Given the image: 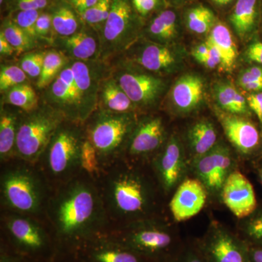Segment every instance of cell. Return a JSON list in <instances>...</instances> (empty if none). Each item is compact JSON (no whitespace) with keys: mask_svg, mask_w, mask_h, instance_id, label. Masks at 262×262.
Instances as JSON below:
<instances>
[{"mask_svg":"<svg viewBox=\"0 0 262 262\" xmlns=\"http://www.w3.org/2000/svg\"><path fill=\"white\" fill-rule=\"evenodd\" d=\"M46 210L57 235L67 242L89 239L108 223L101 192L87 179L77 177L62 184Z\"/></svg>","mask_w":262,"mask_h":262,"instance_id":"6da1fadb","label":"cell"},{"mask_svg":"<svg viewBox=\"0 0 262 262\" xmlns=\"http://www.w3.org/2000/svg\"><path fill=\"white\" fill-rule=\"evenodd\" d=\"M128 163L112 167L100 190L108 216L126 224L152 218L158 204L153 183Z\"/></svg>","mask_w":262,"mask_h":262,"instance_id":"7a4b0ae2","label":"cell"},{"mask_svg":"<svg viewBox=\"0 0 262 262\" xmlns=\"http://www.w3.org/2000/svg\"><path fill=\"white\" fill-rule=\"evenodd\" d=\"M29 165L17 164L5 169L0 188L3 204L8 211L32 216L46 209L50 196L44 175Z\"/></svg>","mask_w":262,"mask_h":262,"instance_id":"3957f363","label":"cell"},{"mask_svg":"<svg viewBox=\"0 0 262 262\" xmlns=\"http://www.w3.org/2000/svg\"><path fill=\"white\" fill-rule=\"evenodd\" d=\"M82 124L66 120L55 133L39 161L43 175L62 184L77 177L82 170L81 153L85 141Z\"/></svg>","mask_w":262,"mask_h":262,"instance_id":"277c9868","label":"cell"},{"mask_svg":"<svg viewBox=\"0 0 262 262\" xmlns=\"http://www.w3.org/2000/svg\"><path fill=\"white\" fill-rule=\"evenodd\" d=\"M85 122L86 139L97 151L103 168L115 163L125 151L138 121L135 113H115L97 108Z\"/></svg>","mask_w":262,"mask_h":262,"instance_id":"5b68a950","label":"cell"},{"mask_svg":"<svg viewBox=\"0 0 262 262\" xmlns=\"http://www.w3.org/2000/svg\"><path fill=\"white\" fill-rule=\"evenodd\" d=\"M120 242L147 260L168 261L182 246L173 227L155 217L126 224Z\"/></svg>","mask_w":262,"mask_h":262,"instance_id":"8992f818","label":"cell"},{"mask_svg":"<svg viewBox=\"0 0 262 262\" xmlns=\"http://www.w3.org/2000/svg\"><path fill=\"white\" fill-rule=\"evenodd\" d=\"M66 120L61 112L46 103L31 113H22L15 144V158L26 163H38L55 133Z\"/></svg>","mask_w":262,"mask_h":262,"instance_id":"52a82bcc","label":"cell"},{"mask_svg":"<svg viewBox=\"0 0 262 262\" xmlns=\"http://www.w3.org/2000/svg\"><path fill=\"white\" fill-rule=\"evenodd\" d=\"M130 0H113L100 37L99 58L106 60L125 51L138 37V24Z\"/></svg>","mask_w":262,"mask_h":262,"instance_id":"ba28073f","label":"cell"},{"mask_svg":"<svg viewBox=\"0 0 262 262\" xmlns=\"http://www.w3.org/2000/svg\"><path fill=\"white\" fill-rule=\"evenodd\" d=\"M206 262H248V246L237 234L212 223L198 244Z\"/></svg>","mask_w":262,"mask_h":262,"instance_id":"9c48e42d","label":"cell"},{"mask_svg":"<svg viewBox=\"0 0 262 262\" xmlns=\"http://www.w3.org/2000/svg\"><path fill=\"white\" fill-rule=\"evenodd\" d=\"M188 163L180 139L177 135L170 136L152 160L155 177L165 194L174 192L186 179Z\"/></svg>","mask_w":262,"mask_h":262,"instance_id":"30bf717a","label":"cell"},{"mask_svg":"<svg viewBox=\"0 0 262 262\" xmlns=\"http://www.w3.org/2000/svg\"><path fill=\"white\" fill-rule=\"evenodd\" d=\"M191 163L196 178L212 196L220 195L226 180L234 170L231 150L222 142H219L211 151Z\"/></svg>","mask_w":262,"mask_h":262,"instance_id":"8fae6325","label":"cell"},{"mask_svg":"<svg viewBox=\"0 0 262 262\" xmlns=\"http://www.w3.org/2000/svg\"><path fill=\"white\" fill-rule=\"evenodd\" d=\"M136 108L153 107L166 89L165 80L146 72L122 68L113 76Z\"/></svg>","mask_w":262,"mask_h":262,"instance_id":"7c38bea8","label":"cell"},{"mask_svg":"<svg viewBox=\"0 0 262 262\" xmlns=\"http://www.w3.org/2000/svg\"><path fill=\"white\" fill-rule=\"evenodd\" d=\"M101 63L94 61H72L81 124L97 110L98 93L102 81Z\"/></svg>","mask_w":262,"mask_h":262,"instance_id":"4fadbf2b","label":"cell"},{"mask_svg":"<svg viewBox=\"0 0 262 262\" xmlns=\"http://www.w3.org/2000/svg\"><path fill=\"white\" fill-rule=\"evenodd\" d=\"M5 231L13 245L25 253L42 251L48 244L42 226L30 215L10 212L3 216Z\"/></svg>","mask_w":262,"mask_h":262,"instance_id":"5bb4252c","label":"cell"},{"mask_svg":"<svg viewBox=\"0 0 262 262\" xmlns=\"http://www.w3.org/2000/svg\"><path fill=\"white\" fill-rule=\"evenodd\" d=\"M167 140L163 120L159 117H146L138 121L125 151L132 158H144L158 154Z\"/></svg>","mask_w":262,"mask_h":262,"instance_id":"9a60e30c","label":"cell"},{"mask_svg":"<svg viewBox=\"0 0 262 262\" xmlns=\"http://www.w3.org/2000/svg\"><path fill=\"white\" fill-rule=\"evenodd\" d=\"M45 103L61 112L67 120L81 124L72 61L65 66L47 88Z\"/></svg>","mask_w":262,"mask_h":262,"instance_id":"2e32d148","label":"cell"},{"mask_svg":"<svg viewBox=\"0 0 262 262\" xmlns=\"http://www.w3.org/2000/svg\"><path fill=\"white\" fill-rule=\"evenodd\" d=\"M220 196L224 204L239 220L247 218L257 207L252 184L237 170H234L226 180Z\"/></svg>","mask_w":262,"mask_h":262,"instance_id":"e0dca14e","label":"cell"},{"mask_svg":"<svg viewBox=\"0 0 262 262\" xmlns=\"http://www.w3.org/2000/svg\"><path fill=\"white\" fill-rule=\"evenodd\" d=\"M208 192L196 178L185 179L174 191L169 208L174 220L185 222L198 215L206 205Z\"/></svg>","mask_w":262,"mask_h":262,"instance_id":"ac0fdd59","label":"cell"},{"mask_svg":"<svg viewBox=\"0 0 262 262\" xmlns=\"http://www.w3.org/2000/svg\"><path fill=\"white\" fill-rule=\"evenodd\" d=\"M215 115L229 142L239 152L249 155L256 149L259 144V133L252 122L221 108H215Z\"/></svg>","mask_w":262,"mask_h":262,"instance_id":"d6986e66","label":"cell"},{"mask_svg":"<svg viewBox=\"0 0 262 262\" xmlns=\"http://www.w3.org/2000/svg\"><path fill=\"white\" fill-rule=\"evenodd\" d=\"M206 84L201 76L189 73L176 81L170 100L177 113L189 114L198 110L204 101Z\"/></svg>","mask_w":262,"mask_h":262,"instance_id":"ffe728a7","label":"cell"},{"mask_svg":"<svg viewBox=\"0 0 262 262\" xmlns=\"http://www.w3.org/2000/svg\"><path fill=\"white\" fill-rule=\"evenodd\" d=\"M134 60L138 65L153 73H169L178 65V56L172 48L151 41L141 45Z\"/></svg>","mask_w":262,"mask_h":262,"instance_id":"44dd1931","label":"cell"},{"mask_svg":"<svg viewBox=\"0 0 262 262\" xmlns=\"http://www.w3.org/2000/svg\"><path fill=\"white\" fill-rule=\"evenodd\" d=\"M261 0H237L229 20L241 39L253 37L261 21Z\"/></svg>","mask_w":262,"mask_h":262,"instance_id":"7402d4cb","label":"cell"},{"mask_svg":"<svg viewBox=\"0 0 262 262\" xmlns=\"http://www.w3.org/2000/svg\"><path fill=\"white\" fill-rule=\"evenodd\" d=\"M55 40L59 51L73 61H91L99 54L100 38L90 31H78L70 37H58Z\"/></svg>","mask_w":262,"mask_h":262,"instance_id":"603a6c76","label":"cell"},{"mask_svg":"<svg viewBox=\"0 0 262 262\" xmlns=\"http://www.w3.org/2000/svg\"><path fill=\"white\" fill-rule=\"evenodd\" d=\"M91 262H146L149 260L127 247L120 241L97 238L89 253Z\"/></svg>","mask_w":262,"mask_h":262,"instance_id":"cb8c5ba5","label":"cell"},{"mask_svg":"<svg viewBox=\"0 0 262 262\" xmlns=\"http://www.w3.org/2000/svg\"><path fill=\"white\" fill-rule=\"evenodd\" d=\"M98 106L100 110L115 113H135L134 103L114 77L101 81L98 93Z\"/></svg>","mask_w":262,"mask_h":262,"instance_id":"d4e9b609","label":"cell"},{"mask_svg":"<svg viewBox=\"0 0 262 262\" xmlns=\"http://www.w3.org/2000/svg\"><path fill=\"white\" fill-rule=\"evenodd\" d=\"M2 103L0 113V159L2 163L15 158V144L21 112Z\"/></svg>","mask_w":262,"mask_h":262,"instance_id":"484cf974","label":"cell"},{"mask_svg":"<svg viewBox=\"0 0 262 262\" xmlns=\"http://www.w3.org/2000/svg\"><path fill=\"white\" fill-rule=\"evenodd\" d=\"M187 141L192 163L211 151L218 144V135L214 125L206 119L198 120L189 127Z\"/></svg>","mask_w":262,"mask_h":262,"instance_id":"4316f807","label":"cell"},{"mask_svg":"<svg viewBox=\"0 0 262 262\" xmlns=\"http://www.w3.org/2000/svg\"><path fill=\"white\" fill-rule=\"evenodd\" d=\"M178 34V16L172 10L160 12L151 20L146 29V34L150 41L168 46L177 37Z\"/></svg>","mask_w":262,"mask_h":262,"instance_id":"83f0119b","label":"cell"},{"mask_svg":"<svg viewBox=\"0 0 262 262\" xmlns=\"http://www.w3.org/2000/svg\"><path fill=\"white\" fill-rule=\"evenodd\" d=\"M207 41L211 42L220 52L223 59L225 71L233 70L238 53L233 36L225 24L216 22L208 34Z\"/></svg>","mask_w":262,"mask_h":262,"instance_id":"f1b7e54d","label":"cell"},{"mask_svg":"<svg viewBox=\"0 0 262 262\" xmlns=\"http://www.w3.org/2000/svg\"><path fill=\"white\" fill-rule=\"evenodd\" d=\"M215 101L220 108L226 113L246 115L249 113L247 99L230 82H221L215 86Z\"/></svg>","mask_w":262,"mask_h":262,"instance_id":"f546056e","label":"cell"},{"mask_svg":"<svg viewBox=\"0 0 262 262\" xmlns=\"http://www.w3.org/2000/svg\"><path fill=\"white\" fill-rule=\"evenodd\" d=\"M3 94L4 97L2 103L14 106L24 113H31L39 106V98L28 83L15 86Z\"/></svg>","mask_w":262,"mask_h":262,"instance_id":"4dcf8cb0","label":"cell"},{"mask_svg":"<svg viewBox=\"0 0 262 262\" xmlns=\"http://www.w3.org/2000/svg\"><path fill=\"white\" fill-rule=\"evenodd\" d=\"M68 63V58L62 52L56 50L46 52L42 72L37 80L38 89H47Z\"/></svg>","mask_w":262,"mask_h":262,"instance_id":"1f68e13d","label":"cell"},{"mask_svg":"<svg viewBox=\"0 0 262 262\" xmlns=\"http://www.w3.org/2000/svg\"><path fill=\"white\" fill-rule=\"evenodd\" d=\"M51 15L53 32L58 37H70L78 32V18L68 5H60Z\"/></svg>","mask_w":262,"mask_h":262,"instance_id":"d6a6232c","label":"cell"},{"mask_svg":"<svg viewBox=\"0 0 262 262\" xmlns=\"http://www.w3.org/2000/svg\"><path fill=\"white\" fill-rule=\"evenodd\" d=\"M216 22L214 13L203 5L190 8L186 14L188 29L196 34H209Z\"/></svg>","mask_w":262,"mask_h":262,"instance_id":"836d02e7","label":"cell"},{"mask_svg":"<svg viewBox=\"0 0 262 262\" xmlns=\"http://www.w3.org/2000/svg\"><path fill=\"white\" fill-rule=\"evenodd\" d=\"M0 32L4 34L7 40L18 53L28 52L37 46V41L32 39L11 19L3 22Z\"/></svg>","mask_w":262,"mask_h":262,"instance_id":"e575fe53","label":"cell"},{"mask_svg":"<svg viewBox=\"0 0 262 262\" xmlns=\"http://www.w3.org/2000/svg\"><path fill=\"white\" fill-rule=\"evenodd\" d=\"M241 225L244 241L249 246L262 247V213L251 214Z\"/></svg>","mask_w":262,"mask_h":262,"instance_id":"d590c367","label":"cell"},{"mask_svg":"<svg viewBox=\"0 0 262 262\" xmlns=\"http://www.w3.org/2000/svg\"><path fill=\"white\" fill-rule=\"evenodd\" d=\"M81 168L91 178H99L102 168L97 151L87 139L84 141L81 153Z\"/></svg>","mask_w":262,"mask_h":262,"instance_id":"8d00e7d4","label":"cell"},{"mask_svg":"<svg viewBox=\"0 0 262 262\" xmlns=\"http://www.w3.org/2000/svg\"><path fill=\"white\" fill-rule=\"evenodd\" d=\"M28 76L20 67L16 65H2L0 70V91H6L15 86L27 83Z\"/></svg>","mask_w":262,"mask_h":262,"instance_id":"74e56055","label":"cell"},{"mask_svg":"<svg viewBox=\"0 0 262 262\" xmlns=\"http://www.w3.org/2000/svg\"><path fill=\"white\" fill-rule=\"evenodd\" d=\"M237 82L241 89L251 93L262 92V67H248L239 73Z\"/></svg>","mask_w":262,"mask_h":262,"instance_id":"f35d334b","label":"cell"},{"mask_svg":"<svg viewBox=\"0 0 262 262\" xmlns=\"http://www.w3.org/2000/svg\"><path fill=\"white\" fill-rule=\"evenodd\" d=\"M113 0H98L97 3L80 15V18L89 25H99L107 20Z\"/></svg>","mask_w":262,"mask_h":262,"instance_id":"ab89813d","label":"cell"},{"mask_svg":"<svg viewBox=\"0 0 262 262\" xmlns=\"http://www.w3.org/2000/svg\"><path fill=\"white\" fill-rule=\"evenodd\" d=\"M47 51H34L25 53L20 61V67L31 78H39Z\"/></svg>","mask_w":262,"mask_h":262,"instance_id":"60d3db41","label":"cell"},{"mask_svg":"<svg viewBox=\"0 0 262 262\" xmlns=\"http://www.w3.org/2000/svg\"><path fill=\"white\" fill-rule=\"evenodd\" d=\"M39 15L40 12L37 10H19L11 20L37 42L35 25Z\"/></svg>","mask_w":262,"mask_h":262,"instance_id":"b9f144b4","label":"cell"},{"mask_svg":"<svg viewBox=\"0 0 262 262\" xmlns=\"http://www.w3.org/2000/svg\"><path fill=\"white\" fill-rule=\"evenodd\" d=\"M168 262H206L198 244L182 246Z\"/></svg>","mask_w":262,"mask_h":262,"instance_id":"7bdbcfd3","label":"cell"},{"mask_svg":"<svg viewBox=\"0 0 262 262\" xmlns=\"http://www.w3.org/2000/svg\"><path fill=\"white\" fill-rule=\"evenodd\" d=\"M35 31L38 40L42 39L49 43L54 42L51 14L47 13H40L36 22Z\"/></svg>","mask_w":262,"mask_h":262,"instance_id":"ee69618b","label":"cell"},{"mask_svg":"<svg viewBox=\"0 0 262 262\" xmlns=\"http://www.w3.org/2000/svg\"><path fill=\"white\" fill-rule=\"evenodd\" d=\"M206 42L209 44V53L206 56L198 60V62H199L202 65L205 66L207 68L211 69V70L219 69V70H225L223 59H222V57L221 56L220 52L211 42L207 40Z\"/></svg>","mask_w":262,"mask_h":262,"instance_id":"f6af8a7d","label":"cell"},{"mask_svg":"<svg viewBox=\"0 0 262 262\" xmlns=\"http://www.w3.org/2000/svg\"><path fill=\"white\" fill-rule=\"evenodd\" d=\"M136 11L141 16H146L158 9L160 0H131Z\"/></svg>","mask_w":262,"mask_h":262,"instance_id":"bcb514c9","label":"cell"},{"mask_svg":"<svg viewBox=\"0 0 262 262\" xmlns=\"http://www.w3.org/2000/svg\"><path fill=\"white\" fill-rule=\"evenodd\" d=\"M246 99L250 110H252L259 121L262 122V92L251 93Z\"/></svg>","mask_w":262,"mask_h":262,"instance_id":"7dc6e473","label":"cell"},{"mask_svg":"<svg viewBox=\"0 0 262 262\" xmlns=\"http://www.w3.org/2000/svg\"><path fill=\"white\" fill-rule=\"evenodd\" d=\"M246 58L262 66V41L251 43L246 51Z\"/></svg>","mask_w":262,"mask_h":262,"instance_id":"c3c4849f","label":"cell"},{"mask_svg":"<svg viewBox=\"0 0 262 262\" xmlns=\"http://www.w3.org/2000/svg\"><path fill=\"white\" fill-rule=\"evenodd\" d=\"M48 5V0H17L19 10H40Z\"/></svg>","mask_w":262,"mask_h":262,"instance_id":"681fc988","label":"cell"},{"mask_svg":"<svg viewBox=\"0 0 262 262\" xmlns=\"http://www.w3.org/2000/svg\"><path fill=\"white\" fill-rule=\"evenodd\" d=\"M98 0H69L70 4L81 15L97 3Z\"/></svg>","mask_w":262,"mask_h":262,"instance_id":"f907efd6","label":"cell"},{"mask_svg":"<svg viewBox=\"0 0 262 262\" xmlns=\"http://www.w3.org/2000/svg\"><path fill=\"white\" fill-rule=\"evenodd\" d=\"M16 52L14 48L7 40L4 34L0 32V54L2 56H10Z\"/></svg>","mask_w":262,"mask_h":262,"instance_id":"816d5d0a","label":"cell"},{"mask_svg":"<svg viewBox=\"0 0 262 262\" xmlns=\"http://www.w3.org/2000/svg\"><path fill=\"white\" fill-rule=\"evenodd\" d=\"M248 246V262H262V247Z\"/></svg>","mask_w":262,"mask_h":262,"instance_id":"f5cc1de1","label":"cell"},{"mask_svg":"<svg viewBox=\"0 0 262 262\" xmlns=\"http://www.w3.org/2000/svg\"><path fill=\"white\" fill-rule=\"evenodd\" d=\"M0 262H20V260L18 258L13 257V256H9L6 253H2L1 258H0Z\"/></svg>","mask_w":262,"mask_h":262,"instance_id":"db71d44e","label":"cell"},{"mask_svg":"<svg viewBox=\"0 0 262 262\" xmlns=\"http://www.w3.org/2000/svg\"><path fill=\"white\" fill-rule=\"evenodd\" d=\"M211 1L217 6L224 7L231 4L234 0H211Z\"/></svg>","mask_w":262,"mask_h":262,"instance_id":"11a10c76","label":"cell"},{"mask_svg":"<svg viewBox=\"0 0 262 262\" xmlns=\"http://www.w3.org/2000/svg\"><path fill=\"white\" fill-rule=\"evenodd\" d=\"M260 177H261V184H262V168L261 170V173H260Z\"/></svg>","mask_w":262,"mask_h":262,"instance_id":"9f6ffc18","label":"cell"},{"mask_svg":"<svg viewBox=\"0 0 262 262\" xmlns=\"http://www.w3.org/2000/svg\"><path fill=\"white\" fill-rule=\"evenodd\" d=\"M261 21L262 22V5H261Z\"/></svg>","mask_w":262,"mask_h":262,"instance_id":"6f0895ef","label":"cell"},{"mask_svg":"<svg viewBox=\"0 0 262 262\" xmlns=\"http://www.w3.org/2000/svg\"><path fill=\"white\" fill-rule=\"evenodd\" d=\"M177 1L183 2V1H186V0H177Z\"/></svg>","mask_w":262,"mask_h":262,"instance_id":"680465c9","label":"cell"},{"mask_svg":"<svg viewBox=\"0 0 262 262\" xmlns=\"http://www.w3.org/2000/svg\"><path fill=\"white\" fill-rule=\"evenodd\" d=\"M3 0H0V3H1V4H3Z\"/></svg>","mask_w":262,"mask_h":262,"instance_id":"91938a15","label":"cell"},{"mask_svg":"<svg viewBox=\"0 0 262 262\" xmlns=\"http://www.w3.org/2000/svg\"><path fill=\"white\" fill-rule=\"evenodd\" d=\"M160 262H165V261H160ZM167 262H168V261H167Z\"/></svg>","mask_w":262,"mask_h":262,"instance_id":"94428289","label":"cell"}]
</instances>
